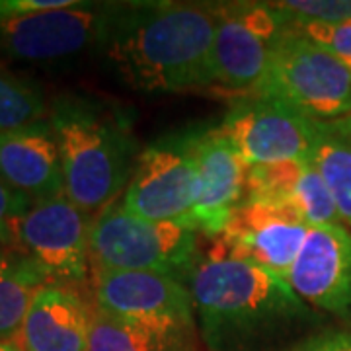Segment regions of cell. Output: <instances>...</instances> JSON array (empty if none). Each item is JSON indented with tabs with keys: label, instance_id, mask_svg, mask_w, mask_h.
Masks as SVG:
<instances>
[{
	"label": "cell",
	"instance_id": "obj_16",
	"mask_svg": "<svg viewBox=\"0 0 351 351\" xmlns=\"http://www.w3.org/2000/svg\"><path fill=\"white\" fill-rule=\"evenodd\" d=\"M92 306L75 287L47 283L36 293L16 341L22 351H88Z\"/></svg>",
	"mask_w": 351,
	"mask_h": 351
},
{
	"label": "cell",
	"instance_id": "obj_8",
	"mask_svg": "<svg viewBox=\"0 0 351 351\" xmlns=\"http://www.w3.org/2000/svg\"><path fill=\"white\" fill-rule=\"evenodd\" d=\"M197 137L195 129L170 133L138 152L119 199L127 213L147 221L189 225L199 191Z\"/></svg>",
	"mask_w": 351,
	"mask_h": 351
},
{
	"label": "cell",
	"instance_id": "obj_1",
	"mask_svg": "<svg viewBox=\"0 0 351 351\" xmlns=\"http://www.w3.org/2000/svg\"><path fill=\"white\" fill-rule=\"evenodd\" d=\"M219 4L129 2L101 49L127 86L149 94L215 88Z\"/></svg>",
	"mask_w": 351,
	"mask_h": 351
},
{
	"label": "cell",
	"instance_id": "obj_2",
	"mask_svg": "<svg viewBox=\"0 0 351 351\" xmlns=\"http://www.w3.org/2000/svg\"><path fill=\"white\" fill-rule=\"evenodd\" d=\"M188 287L209 351H263L316 318L289 281L219 248L201 258Z\"/></svg>",
	"mask_w": 351,
	"mask_h": 351
},
{
	"label": "cell",
	"instance_id": "obj_25",
	"mask_svg": "<svg viewBox=\"0 0 351 351\" xmlns=\"http://www.w3.org/2000/svg\"><path fill=\"white\" fill-rule=\"evenodd\" d=\"M0 351H22L16 339H0Z\"/></svg>",
	"mask_w": 351,
	"mask_h": 351
},
{
	"label": "cell",
	"instance_id": "obj_18",
	"mask_svg": "<svg viewBox=\"0 0 351 351\" xmlns=\"http://www.w3.org/2000/svg\"><path fill=\"white\" fill-rule=\"evenodd\" d=\"M47 277L20 248L0 250V339H16Z\"/></svg>",
	"mask_w": 351,
	"mask_h": 351
},
{
	"label": "cell",
	"instance_id": "obj_9",
	"mask_svg": "<svg viewBox=\"0 0 351 351\" xmlns=\"http://www.w3.org/2000/svg\"><path fill=\"white\" fill-rule=\"evenodd\" d=\"M287 29V14L271 2L219 4L213 45L215 88L228 92L232 100L256 94Z\"/></svg>",
	"mask_w": 351,
	"mask_h": 351
},
{
	"label": "cell",
	"instance_id": "obj_14",
	"mask_svg": "<svg viewBox=\"0 0 351 351\" xmlns=\"http://www.w3.org/2000/svg\"><path fill=\"white\" fill-rule=\"evenodd\" d=\"M199 191L189 226L207 239H219L246 193L248 164L217 127L199 129Z\"/></svg>",
	"mask_w": 351,
	"mask_h": 351
},
{
	"label": "cell",
	"instance_id": "obj_19",
	"mask_svg": "<svg viewBox=\"0 0 351 351\" xmlns=\"http://www.w3.org/2000/svg\"><path fill=\"white\" fill-rule=\"evenodd\" d=\"M49 104L38 82L0 63V133L43 121Z\"/></svg>",
	"mask_w": 351,
	"mask_h": 351
},
{
	"label": "cell",
	"instance_id": "obj_12",
	"mask_svg": "<svg viewBox=\"0 0 351 351\" xmlns=\"http://www.w3.org/2000/svg\"><path fill=\"white\" fill-rule=\"evenodd\" d=\"M311 226L287 205L242 201L215 248L289 281Z\"/></svg>",
	"mask_w": 351,
	"mask_h": 351
},
{
	"label": "cell",
	"instance_id": "obj_22",
	"mask_svg": "<svg viewBox=\"0 0 351 351\" xmlns=\"http://www.w3.org/2000/svg\"><path fill=\"white\" fill-rule=\"evenodd\" d=\"M289 18V16H287ZM295 34L318 45L320 49L330 51L343 61H351V22L346 24H320V22H295L289 20Z\"/></svg>",
	"mask_w": 351,
	"mask_h": 351
},
{
	"label": "cell",
	"instance_id": "obj_23",
	"mask_svg": "<svg viewBox=\"0 0 351 351\" xmlns=\"http://www.w3.org/2000/svg\"><path fill=\"white\" fill-rule=\"evenodd\" d=\"M32 205L34 201L29 197L0 180V250L16 246L20 223Z\"/></svg>",
	"mask_w": 351,
	"mask_h": 351
},
{
	"label": "cell",
	"instance_id": "obj_4",
	"mask_svg": "<svg viewBox=\"0 0 351 351\" xmlns=\"http://www.w3.org/2000/svg\"><path fill=\"white\" fill-rule=\"evenodd\" d=\"M199 260V234L186 223L141 219L127 213L119 199L92 221L94 271H149L188 285Z\"/></svg>",
	"mask_w": 351,
	"mask_h": 351
},
{
	"label": "cell",
	"instance_id": "obj_24",
	"mask_svg": "<svg viewBox=\"0 0 351 351\" xmlns=\"http://www.w3.org/2000/svg\"><path fill=\"white\" fill-rule=\"evenodd\" d=\"M285 351H351V328L314 332L295 341Z\"/></svg>",
	"mask_w": 351,
	"mask_h": 351
},
{
	"label": "cell",
	"instance_id": "obj_7",
	"mask_svg": "<svg viewBox=\"0 0 351 351\" xmlns=\"http://www.w3.org/2000/svg\"><path fill=\"white\" fill-rule=\"evenodd\" d=\"M256 94L283 101L313 121H334L351 115V69L289 25Z\"/></svg>",
	"mask_w": 351,
	"mask_h": 351
},
{
	"label": "cell",
	"instance_id": "obj_17",
	"mask_svg": "<svg viewBox=\"0 0 351 351\" xmlns=\"http://www.w3.org/2000/svg\"><path fill=\"white\" fill-rule=\"evenodd\" d=\"M313 123L311 162L326 182L343 225L351 230V115Z\"/></svg>",
	"mask_w": 351,
	"mask_h": 351
},
{
	"label": "cell",
	"instance_id": "obj_15",
	"mask_svg": "<svg viewBox=\"0 0 351 351\" xmlns=\"http://www.w3.org/2000/svg\"><path fill=\"white\" fill-rule=\"evenodd\" d=\"M0 180L34 203L64 195L61 154L49 119L0 133Z\"/></svg>",
	"mask_w": 351,
	"mask_h": 351
},
{
	"label": "cell",
	"instance_id": "obj_13",
	"mask_svg": "<svg viewBox=\"0 0 351 351\" xmlns=\"http://www.w3.org/2000/svg\"><path fill=\"white\" fill-rule=\"evenodd\" d=\"M289 285L314 311L351 322V230L314 226L289 274Z\"/></svg>",
	"mask_w": 351,
	"mask_h": 351
},
{
	"label": "cell",
	"instance_id": "obj_21",
	"mask_svg": "<svg viewBox=\"0 0 351 351\" xmlns=\"http://www.w3.org/2000/svg\"><path fill=\"white\" fill-rule=\"evenodd\" d=\"M295 22L346 24L351 22V0H285L271 2Z\"/></svg>",
	"mask_w": 351,
	"mask_h": 351
},
{
	"label": "cell",
	"instance_id": "obj_6",
	"mask_svg": "<svg viewBox=\"0 0 351 351\" xmlns=\"http://www.w3.org/2000/svg\"><path fill=\"white\" fill-rule=\"evenodd\" d=\"M129 2H80L0 22V63H51L101 51L125 16Z\"/></svg>",
	"mask_w": 351,
	"mask_h": 351
},
{
	"label": "cell",
	"instance_id": "obj_3",
	"mask_svg": "<svg viewBox=\"0 0 351 351\" xmlns=\"http://www.w3.org/2000/svg\"><path fill=\"white\" fill-rule=\"evenodd\" d=\"M61 154L64 195L90 217L117 201L131 180L137 152L123 112L86 96L64 94L49 106Z\"/></svg>",
	"mask_w": 351,
	"mask_h": 351
},
{
	"label": "cell",
	"instance_id": "obj_10",
	"mask_svg": "<svg viewBox=\"0 0 351 351\" xmlns=\"http://www.w3.org/2000/svg\"><path fill=\"white\" fill-rule=\"evenodd\" d=\"M94 217L66 195L38 201L18 228L16 248L38 265L49 283L76 287L90 271V228Z\"/></svg>",
	"mask_w": 351,
	"mask_h": 351
},
{
	"label": "cell",
	"instance_id": "obj_11",
	"mask_svg": "<svg viewBox=\"0 0 351 351\" xmlns=\"http://www.w3.org/2000/svg\"><path fill=\"white\" fill-rule=\"evenodd\" d=\"M219 129L248 166L311 160L313 156V119L269 96L234 98Z\"/></svg>",
	"mask_w": 351,
	"mask_h": 351
},
{
	"label": "cell",
	"instance_id": "obj_26",
	"mask_svg": "<svg viewBox=\"0 0 351 351\" xmlns=\"http://www.w3.org/2000/svg\"><path fill=\"white\" fill-rule=\"evenodd\" d=\"M346 63H348V64H350V69H351V61H346Z\"/></svg>",
	"mask_w": 351,
	"mask_h": 351
},
{
	"label": "cell",
	"instance_id": "obj_5",
	"mask_svg": "<svg viewBox=\"0 0 351 351\" xmlns=\"http://www.w3.org/2000/svg\"><path fill=\"white\" fill-rule=\"evenodd\" d=\"M94 306L143 330L168 351H197V320L186 283L149 271H94Z\"/></svg>",
	"mask_w": 351,
	"mask_h": 351
},
{
	"label": "cell",
	"instance_id": "obj_20",
	"mask_svg": "<svg viewBox=\"0 0 351 351\" xmlns=\"http://www.w3.org/2000/svg\"><path fill=\"white\" fill-rule=\"evenodd\" d=\"M88 351H168L160 341L92 306Z\"/></svg>",
	"mask_w": 351,
	"mask_h": 351
}]
</instances>
